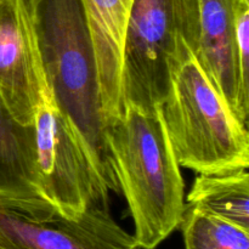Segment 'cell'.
<instances>
[{
  "mask_svg": "<svg viewBox=\"0 0 249 249\" xmlns=\"http://www.w3.org/2000/svg\"><path fill=\"white\" fill-rule=\"evenodd\" d=\"M33 126L36 187L41 198L73 219L94 204L108 202L109 189L51 92L41 101Z\"/></svg>",
  "mask_w": 249,
  "mask_h": 249,
  "instance_id": "5b68a950",
  "label": "cell"
},
{
  "mask_svg": "<svg viewBox=\"0 0 249 249\" xmlns=\"http://www.w3.org/2000/svg\"><path fill=\"white\" fill-rule=\"evenodd\" d=\"M50 92L28 0H0V97L17 122L33 125Z\"/></svg>",
  "mask_w": 249,
  "mask_h": 249,
  "instance_id": "52a82bcc",
  "label": "cell"
},
{
  "mask_svg": "<svg viewBox=\"0 0 249 249\" xmlns=\"http://www.w3.org/2000/svg\"><path fill=\"white\" fill-rule=\"evenodd\" d=\"M105 143L140 249H157L179 230L185 184L160 109L123 107L105 123Z\"/></svg>",
  "mask_w": 249,
  "mask_h": 249,
  "instance_id": "6da1fadb",
  "label": "cell"
},
{
  "mask_svg": "<svg viewBox=\"0 0 249 249\" xmlns=\"http://www.w3.org/2000/svg\"><path fill=\"white\" fill-rule=\"evenodd\" d=\"M194 57L236 116L248 126L249 104L241 92L231 0H198Z\"/></svg>",
  "mask_w": 249,
  "mask_h": 249,
  "instance_id": "ba28073f",
  "label": "cell"
},
{
  "mask_svg": "<svg viewBox=\"0 0 249 249\" xmlns=\"http://www.w3.org/2000/svg\"><path fill=\"white\" fill-rule=\"evenodd\" d=\"M0 201L50 206L38 192L34 126L14 118L0 97ZM53 207V206H51Z\"/></svg>",
  "mask_w": 249,
  "mask_h": 249,
  "instance_id": "30bf717a",
  "label": "cell"
},
{
  "mask_svg": "<svg viewBox=\"0 0 249 249\" xmlns=\"http://www.w3.org/2000/svg\"><path fill=\"white\" fill-rule=\"evenodd\" d=\"M198 0H134L121 62L122 107L160 108L182 60L194 55Z\"/></svg>",
  "mask_w": 249,
  "mask_h": 249,
  "instance_id": "277c9868",
  "label": "cell"
},
{
  "mask_svg": "<svg viewBox=\"0 0 249 249\" xmlns=\"http://www.w3.org/2000/svg\"><path fill=\"white\" fill-rule=\"evenodd\" d=\"M160 109L180 167L197 174L248 169V126L192 53L173 72L169 91Z\"/></svg>",
  "mask_w": 249,
  "mask_h": 249,
  "instance_id": "3957f363",
  "label": "cell"
},
{
  "mask_svg": "<svg viewBox=\"0 0 249 249\" xmlns=\"http://www.w3.org/2000/svg\"><path fill=\"white\" fill-rule=\"evenodd\" d=\"M248 169L198 174L186 204L249 230Z\"/></svg>",
  "mask_w": 249,
  "mask_h": 249,
  "instance_id": "8fae6325",
  "label": "cell"
},
{
  "mask_svg": "<svg viewBox=\"0 0 249 249\" xmlns=\"http://www.w3.org/2000/svg\"><path fill=\"white\" fill-rule=\"evenodd\" d=\"M49 88L109 190L118 191L107 156L91 34L80 0H28Z\"/></svg>",
  "mask_w": 249,
  "mask_h": 249,
  "instance_id": "7a4b0ae2",
  "label": "cell"
},
{
  "mask_svg": "<svg viewBox=\"0 0 249 249\" xmlns=\"http://www.w3.org/2000/svg\"><path fill=\"white\" fill-rule=\"evenodd\" d=\"M134 0H80L91 34L104 122L121 116V62Z\"/></svg>",
  "mask_w": 249,
  "mask_h": 249,
  "instance_id": "9c48e42d",
  "label": "cell"
},
{
  "mask_svg": "<svg viewBox=\"0 0 249 249\" xmlns=\"http://www.w3.org/2000/svg\"><path fill=\"white\" fill-rule=\"evenodd\" d=\"M0 249H140L109 212L94 204L79 218H67L51 206L0 201Z\"/></svg>",
  "mask_w": 249,
  "mask_h": 249,
  "instance_id": "8992f818",
  "label": "cell"
},
{
  "mask_svg": "<svg viewBox=\"0 0 249 249\" xmlns=\"http://www.w3.org/2000/svg\"><path fill=\"white\" fill-rule=\"evenodd\" d=\"M179 230L185 249H249V230L186 204Z\"/></svg>",
  "mask_w": 249,
  "mask_h": 249,
  "instance_id": "7c38bea8",
  "label": "cell"
}]
</instances>
